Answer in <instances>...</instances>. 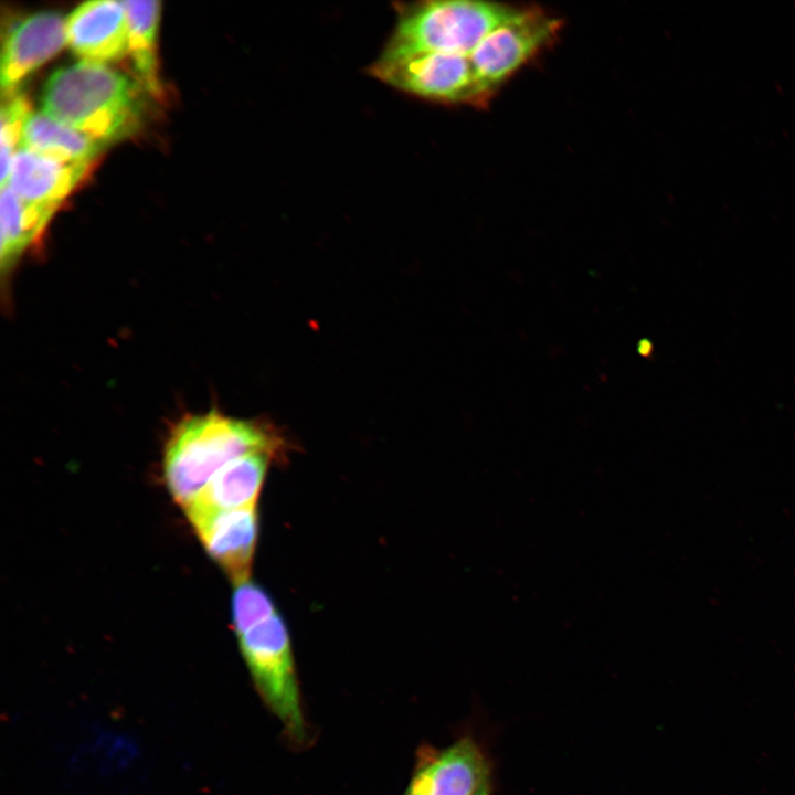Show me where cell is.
I'll return each instance as SVG.
<instances>
[{"label": "cell", "instance_id": "14", "mask_svg": "<svg viewBox=\"0 0 795 795\" xmlns=\"http://www.w3.org/2000/svg\"><path fill=\"white\" fill-rule=\"evenodd\" d=\"M104 147V144L43 112L29 116L20 139V148L68 163L91 165Z\"/></svg>", "mask_w": 795, "mask_h": 795}, {"label": "cell", "instance_id": "8", "mask_svg": "<svg viewBox=\"0 0 795 795\" xmlns=\"http://www.w3.org/2000/svg\"><path fill=\"white\" fill-rule=\"evenodd\" d=\"M489 784V770L480 749L463 738L443 750L424 751L406 795H476Z\"/></svg>", "mask_w": 795, "mask_h": 795}, {"label": "cell", "instance_id": "10", "mask_svg": "<svg viewBox=\"0 0 795 795\" xmlns=\"http://www.w3.org/2000/svg\"><path fill=\"white\" fill-rule=\"evenodd\" d=\"M65 43V21L56 12L42 11L20 22L2 46V93L15 92L19 82L54 56Z\"/></svg>", "mask_w": 795, "mask_h": 795}, {"label": "cell", "instance_id": "3", "mask_svg": "<svg viewBox=\"0 0 795 795\" xmlns=\"http://www.w3.org/2000/svg\"><path fill=\"white\" fill-rule=\"evenodd\" d=\"M521 8L464 0L394 3L395 28L381 55L442 53L469 56Z\"/></svg>", "mask_w": 795, "mask_h": 795}, {"label": "cell", "instance_id": "9", "mask_svg": "<svg viewBox=\"0 0 795 795\" xmlns=\"http://www.w3.org/2000/svg\"><path fill=\"white\" fill-rule=\"evenodd\" d=\"M65 32L66 43L86 62L116 61L128 50V22L123 1L82 3L65 20Z\"/></svg>", "mask_w": 795, "mask_h": 795}, {"label": "cell", "instance_id": "16", "mask_svg": "<svg viewBox=\"0 0 795 795\" xmlns=\"http://www.w3.org/2000/svg\"><path fill=\"white\" fill-rule=\"evenodd\" d=\"M276 612L269 594L250 580L236 584L232 596V622L240 636Z\"/></svg>", "mask_w": 795, "mask_h": 795}, {"label": "cell", "instance_id": "18", "mask_svg": "<svg viewBox=\"0 0 795 795\" xmlns=\"http://www.w3.org/2000/svg\"><path fill=\"white\" fill-rule=\"evenodd\" d=\"M489 794H490V789H489V784H488V785L484 786L476 795H489Z\"/></svg>", "mask_w": 795, "mask_h": 795}, {"label": "cell", "instance_id": "7", "mask_svg": "<svg viewBox=\"0 0 795 795\" xmlns=\"http://www.w3.org/2000/svg\"><path fill=\"white\" fill-rule=\"evenodd\" d=\"M208 553L239 584L248 580L258 534L256 506L186 511Z\"/></svg>", "mask_w": 795, "mask_h": 795}, {"label": "cell", "instance_id": "15", "mask_svg": "<svg viewBox=\"0 0 795 795\" xmlns=\"http://www.w3.org/2000/svg\"><path fill=\"white\" fill-rule=\"evenodd\" d=\"M128 22V52L145 86L158 95L160 84L157 63V30L160 3L150 1H123Z\"/></svg>", "mask_w": 795, "mask_h": 795}, {"label": "cell", "instance_id": "1", "mask_svg": "<svg viewBox=\"0 0 795 795\" xmlns=\"http://www.w3.org/2000/svg\"><path fill=\"white\" fill-rule=\"evenodd\" d=\"M254 452L282 458L287 442L273 424L232 417L211 409L187 414L171 428L163 451V476L184 509L229 463Z\"/></svg>", "mask_w": 795, "mask_h": 795}, {"label": "cell", "instance_id": "2", "mask_svg": "<svg viewBox=\"0 0 795 795\" xmlns=\"http://www.w3.org/2000/svg\"><path fill=\"white\" fill-rule=\"evenodd\" d=\"M42 106L52 119L104 145L132 132L141 115L134 82L105 64L86 61L51 75Z\"/></svg>", "mask_w": 795, "mask_h": 795}, {"label": "cell", "instance_id": "17", "mask_svg": "<svg viewBox=\"0 0 795 795\" xmlns=\"http://www.w3.org/2000/svg\"><path fill=\"white\" fill-rule=\"evenodd\" d=\"M0 113V141H1V188L6 187L15 147L21 139L23 127L32 114L26 98L15 92L7 94Z\"/></svg>", "mask_w": 795, "mask_h": 795}, {"label": "cell", "instance_id": "5", "mask_svg": "<svg viewBox=\"0 0 795 795\" xmlns=\"http://www.w3.org/2000/svg\"><path fill=\"white\" fill-rule=\"evenodd\" d=\"M369 72L388 85L424 99L451 104L486 103L468 56L442 53L380 55Z\"/></svg>", "mask_w": 795, "mask_h": 795}, {"label": "cell", "instance_id": "6", "mask_svg": "<svg viewBox=\"0 0 795 795\" xmlns=\"http://www.w3.org/2000/svg\"><path fill=\"white\" fill-rule=\"evenodd\" d=\"M561 21L538 8H521L491 31L468 56L485 102L524 63L552 43Z\"/></svg>", "mask_w": 795, "mask_h": 795}, {"label": "cell", "instance_id": "4", "mask_svg": "<svg viewBox=\"0 0 795 795\" xmlns=\"http://www.w3.org/2000/svg\"><path fill=\"white\" fill-rule=\"evenodd\" d=\"M255 687L269 710L296 739L305 720L287 626L278 613L237 636Z\"/></svg>", "mask_w": 795, "mask_h": 795}, {"label": "cell", "instance_id": "13", "mask_svg": "<svg viewBox=\"0 0 795 795\" xmlns=\"http://www.w3.org/2000/svg\"><path fill=\"white\" fill-rule=\"evenodd\" d=\"M0 274L3 294L25 254L42 237L52 209L24 203L8 187L1 188Z\"/></svg>", "mask_w": 795, "mask_h": 795}, {"label": "cell", "instance_id": "11", "mask_svg": "<svg viewBox=\"0 0 795 795\" xmlns=\"http://www.w3.org/2000/svg\"><path fill=\"white\" fill-rule=\"evenodd\" d=\"M89 165L68 163L26 149L15 151L8 186L24 203L56 211Z\"/></svg>", "mask_w": 795, "mask_h": 795}, {"label": "cell", "instance_id": "12", "mask_svg": "<svg viewBox=\"0 0 795 795\" xmlns=\"http://www.w3.org/2000/svg\"><path fill=\"white\" fill-rule=\"evenodd\" d=\"M268 452H254L224 466L206 485L188 510L239 509L256 506L271 460Z\"/></svg>", "mask_w": 795, "mask_h": 795}]
</instances>
